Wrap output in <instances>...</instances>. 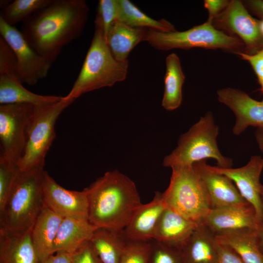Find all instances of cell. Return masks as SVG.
Here are the masks:
<instances>
[{
	"label": "cell",
	"instance_id": "obj_1",
	"mask_svg": "<svg viewBox=\"0 0 263 263\" xmlns=\"http://www.w3.org/2000/svg\"><path fill=\"white\" fill-rule=\"evenodd\" d=\"M89 12L84 0H52L24 21L20 31L36 52L53 63L65 46L81 35Z\"/></svg>",
	"mask_w": 263,
	"mask_h": 263
},
{
	"label": "cell",
	"instance_id": "obj_2",
	"mask_svg": "<svg viewBox=\"0 0 263 263\" xmlns=\"http://www.w3.org/2000/svg\"><path fill=\"white\" fill-rule=\"evenodd\" d=\"M83 190L88 221L97 228L121 232L142 205L135 183L117 170L106 172Z\"/></svg>",
	"mask_w": 263,
	"mask_h": 263
},
{
	"label": "cell",
	"instance_id": "obj_3",
	"mask_svg": "<svg viewBox=\"0 0 263 263\" xmlns=\"http://www.w3.org/2000/svg\"><path fill=\"white\" fill-rule=\"evenodd\" d=\"M95 30L81 69L69 93L64 96L74 99L83 94L111 87L127 77L128 62L117 61L106 43L103 29L94 22Z\"/></svg>",
	"mask_w": 263,
	"mask_h": 263
},
{
	"label": "cell",
	"instance_id": "obj_4",
	"mask_svg": "<svg viewBox=\"0 0 263 263\" xmlns=\"http://www.w3.org/2000/svg\"><path fill=\"white\" fill-rule=\"evenodd\" d=\"M44 170L19 171L13 189L0 211V230L20 232L30 228L45 205Z\"/></svg>",
	"mask_w": 263,
	"mask_h": 263
},
{
	"label": "cell",
	"instance_id": "obj_5",
	"mask_svg": "<svg viewBox=\"0 0 263 263\" xmlns=\"http://www.w3.org/2000/svg\"><path fill=\"white\" fill-rule=\"evenodd\" d=\"M219 128L211 112L201 116L179 138L177 146L163 161L165 167L192 166L196 162L214 159L217 167L232 168L233 160L224 156L219 149L217 138Z\"/></svg>",
	"mask_w": 263,
	"mask_h": 263
},
{
	"label": "cell",
	"instance_id": "obj_6",
	"mask_svg": "<svg viewBox=\"0 0 263 263\" xmlns=\"http://www.w3.org/2000/svg\"><path fill=\"white\" fill-rule=\"evenodd\" d=\"M171 169L169 185L162 193L167 207L187 219L201 223L211 207L200 177L193 165Z\"/></svg>",
	"mask_w": 263,
	"mask_h": 263
},
{
	"label": "cell",
	"instance_id": "obj_7",
	"mask_svg": "<svg viewBox=\"0 0 263 263\" xmlns=\"http://www.w3.org/2000/svg\"><path fill=\"white\" fill-rule=\"evenodd\" d=\"M75 100L64 96L57 102L35 106L24 152L17 163L20 171L43 169L46 156L56 136L57 119Z\"/></svg>",
	"mask_w": 263,
	"mask_h": 263
},
{
	"label": "cell",
	"instance_id": "obj_8",
	"mask_svg": "<svg viewBox=\"0 0 263 263\" xmlns=\"http://www.w3.org/2000/svg\"><path fill=\"white\" fill-rule=\"evenodd\" d=\"M145 41L155 49H221L237 54L244 53L243 42L216 29L208 21L182 32H162L148 29Z\"/></svg>",
	"mask_w": 263,
	"mask_h": 263
},
{
	"label": "cell",
	"instance_id": "obj_9",
	"mask_svg": "<svg viewBox=\"0 0 263 263\" xmlns=\"http://www.w3.org/2000/svg\"><path fill=\"white\" fill-rule=\"evenodd\" d=\"M35 106L23 103L0 105V159L17 164L21 158Z\"/></svg>",
	"mask_w": 263,
	"mask_h": 263
},
{
	"label": "cell",
	"instance_id": "obj_10",
	"mask_svg": "<svg viewBox=\"0 0 263 263\" xmlns=\"http://www.w3.org/2000/svg\"><path fill=\"white\" fill-rule=\"evenodd\" d=\"M217 30L238 38L244 44V53L253 54L263 48L259 20L254 18L242 1L231 0L211 22Z\"/></svg>",
	"mask_w": 263,
	"mask_h": 263
},
{
	"label": "cell",
	"instance_id": "obj_11",
	"mask_svg": "<svg viewBox=\"0 0 263 263\" xmlns=\"http://www.w3.org/2000/svg\"><path fill=\"white\" fill-rule=\"evenodd\" d=\"M0 33L15 55L18 74L22 83L34 85L46 77L52 63L32 48L20 30L0 18Z\"/></svg>",
	"mask_w": 263,
	"mask_h": 263
},
{
	"label": "cell",
	"instance_id": "obj_12",
	"mask_svg": "<svg viewBox=\"0 0 263 263\" xmlns=\"http://www.w3.org/2000/svg\"><path fill=\"white\" fill-rule=\"evenodd\" d=\"M209 168L229 178L243 197L251 205L259 222H263L261 202L260 177L263 170V158L253 155L244 166L238 168H222L209 165Z\"/></svg>",
	"mask_w": 263,
	"mask_h": 263
},
{
	"label": "cell",
	"instance_id": "obj_13",
	"mask_svg": "<svg viewBox=\"0 0 263 263\" xmlns=\"http://www.w3.org/2000/svg\"><path fill=\"white\" fill-rule=\"evenodd\" d=\"M43 189L45 205L64 217L88 220V201L86 192L70 190L59 185L44 171Z\"/></svg>",
	"mask_w": 263,
	"mask_h": 263
},
{
	"label": "cell",
	"instance_id": "obj_14",
	"mask_svg": "<svg viewBox=\"0 0 263 263\" xmlns=\"http://www.w3.org/2000/svg\"><path fill=\"white\" fill-rule=\"evenodd\" d=\"M217 95L219 101L235 115L234 135L241 134L250 126L263 128V100H257L243 91L229 87L218 90Z\"/></svg>",
	"mask_w": 263,
	"mask_h": 263
},
{
	"label": "cell",
	"instance_id": "obj_15",
	"mask_svg": "<svg viewBox=\"0 0 263 263\" xmlns=\"http://www.w3.org/2000/svg\"><path fill=\"white\" fill-rule=\"evenodd\" d=\"M206 161L196 162L193 166L203 183L211 209L250 205L229 178L211 170Z\"/></svg>",
	"mask_w": 263,
	"mask_h": 263
},
{
	"label": "cell",
	"instance_id": "obj_16",
	"mask_svg": "<svg viewBox=\"0 0 263 263\" xmlns=\"http://www.w3.org/2000/svg\"><path fill=\"white\" fill-rule=\"evenodd\" d=\"M167 206L162 193L156 192L153 199L136 210L121 232L127 241H150L153 239L157 224Z\"/></svg>",
	"mask_w": 263,
	"mask_h": 263
},
{
	"label": "cell",
	"instance_id": "obj_17",
	"mask_svg": "<svg viewBox=\"0 0 263 263\" xmlns=\"http://www.w3.org/2000/svg\"><path fill=\"white\" fill-rule=\"evenodd\" d=\"M201 223L215 235L243 229L256 230L261 224L250 205L211 209Z\"/></svg>",
	"mask_w": 263,
	"mask_h": 263
},
{
	"label": "cell",
	"instance_id": "obj_18",
	"mask_svg": "<svg viewBox=\"0 0 263 263\" xmlns=\"http://www.w3.org/2000/svg\"><path fill=\"white\" fill-rule=\"evenodd\" d=\"M198 224L167 207L157 224L152 240L181 250Z\"/></svg>",
	"mask_w": 263,
	"mask_h": 263
},
{
	"label": "cell",
	"instance_id": "obj_19",
	"mask_svg": "<svg viewBox=\"0 0 263 263\" xmlns=\"http://www.w3.org/2000/svg\"><path fill=\"white\" fill-rule=\"evenodd\" d=\"M32 226L20 232L0 230V263H40L32 240Z\"/></svg>",
	"mask_w": 263,
	"mask_h": 263
},
{
	"label": "cell",
	"instance_id": "obj_20",
	"mask_svg": "<svg viewBox=\"0 0 263 263\" xmlns=\"http://www.w3.org/2000/svg\"><path fill=\"white\" fill-rule=\"evenodd\" d=\"M63 217L45 205L32 229V240L40 263L55 254L54 244Z\"/></svg>",
	"mask_w": 263,
	"mask_h": 263
},
{
	"label": "cell",
	"instance_id": "obj_21",
	"mask_svg": "<svg viewBox=\"0 0 263 263\" xmlns=\"http://www.w3.org/2000/svg\"><path fill=\"white\" fill-rule=\"evenodd\" d=\"M218 244L214 234L199 223L181 250L183 263H216Z\"/></svg>",
	"mask_w": 263,
	"mask_h": 263
},
{
	"label": "cell",
	"instance_id": "obj_22",
	"mask_svg": "<svg viewBox=\"0 0 263 263\" xmlns=\"http://www.w3.org/2000/svg\"><path fill=\"white\" fill-rule=\"evenodd\" d=\"M97 228L88 220L63 218L54 244L55 253L59 251L73 253L90 241Z\"/></svg>",
	"mask_w": 263,
	"mask_h": 263
},
{
	"label": "cell",
	"instance_id": "obj_23",
	"mask_svg": "<svg viewBox=\"0 0 263 263\" xmlns=\"http://www.w3.org/2000/svg\"><path fill=\"white\" fill-rule=\"evenodd\" d=\"M148 29L131 27L120 21L111 26L105 40L113 57L118 61L128 62L131 51L140 42L145 41Z\"/></svg>",
	"mask_w": 263,
	"mask_h": 263
},
{
	"label": "cell",
	"instance_id": "obj_24",
	"mask_svg": "<svg viewBox=\"0 0 263 263\" xmlns=\"http://www.w3.org/2000/svg\"><path fill=\"white\" fill-rule=\"evenodd\" d=\"M256 230L243 229L215 235L217 242L234 251L244 263H263Z\"/></svg>",
	"mask_w": 263,
	"mask_h": 263
},
{
	"label": "cell",
	"instance_id": "obj_25",
	"mask_svg": "<svg viewBox=\"0 0 263 263\" xmlns=\"http://www.w3.org/2000/svg\"><path fill=\"white\" fill-rule=\"evenodd\" d=\"M22 84L19 76L0 75V104L23 103L36 106L57 102L63 97L38 94L27 90Z\"/></svg>",
	"mask_w": 263,
	"mask_h": 263
},
{
	"label": "cell",
	"instance_id": "obj_26",
	"mask_svg": "<svg viewBox=\"0 0 263 263\" xmlns=\"http://www.w3.org/2000/svg\"><path fill=\"white\" fill-rule=\"evenodd\" d=\"M185 80L179 56L175 53L169 54L166 58L164 91L162 100V106L165 110L171 111L180 106Z\"/></svg>",
	"mask_w": 263,
	"mask_h": 263
},
{
	"label": "cell",
	"instance_id": "obj_27",
	"mask_svg": "<svg viewBox=\"0 0 263 263\" xmlns=\"http://www.w3.org/2000/svg\"><path fill=\"white\" fill-rule=\"evenodd\" d=\"M90 241L102 263H119L126 243L121 232L97 228Z\"/></svg>",
	"mask_w": 263,
	"mask_h": 263
},
{
	"label": "cell",
	"instance_id": "obj_28",
	"mask_svg": "<svg viewBox=\"0 0 263 263\" xmlns=\"http://www.w3.org/2000/svg\"><path fill=\"white\" fill-rule=\"evenodd\" d=\"M119 12L118 21L137 28H144L162 32L176 31L174 26L165 19L156 20L142 12L129 0H118Z\"/></svg>",
	"mask_w": 263,
	"mask_h": 263
},
{
	"label": "cell",
	"instance_id": "obj_29",
	"mask_svg": "<svg viewBox=\"0 0 263 263\" xmlns=\"http://www.w3.org/2000/svg\"><path fill=\"white\" fill-rule=\"evenodd\" d=\"M52 0H15L0 11V18L7 24L14 26L23 22L39 9L45 7Z\"/></svg>",
	"mask_w": 263,
	"mask_h": 263
},
{
	"label": "cell",
	"instance_id": "obj_30",
	"mask_svg": "<svg viewBox=\"0 0 263 263\" xmlns=\"http://www.w3.org/2000/svg\"><path fill=\"white\" fill-rule=\"evenodd\" d=\"M151 241H127L119 263H150Z\"/></svg>",
	"mask_w": 263,
	"mask_h": 263
},
{
	"label": "cell",
	"instance_id": "obj_31",
	"mask_svg": "<svg viewBox=\"0 0 263 263\" xmlns=\"http://www.w3.org/2000/svg\"><path fill=\"white\" fill-rule=\"evenodd\" d=\"M19 171L17 164L0 159V211L9 197Z\"/></svg>",
	"mask_w": 263,
	"mask_h": 263
},
{
	"label": "cell",
	"instance_id": "obj_32",
	"mask_svg": "<svg viewBox=\"0 0 263 263\" xmlns=\"http://www.w3.org/2000/svg\"><path fill=\"white\" fill-rule=\"evenodd\" d=\"M94 22L101 26L105 37L112 25L118 21L119 12L118 0H100L97 7Z\"/></svg>",
	"mask_w": 263,
	"mask_h": 263
},
{
	"label": "cell",
	"instance_id": "obj_33",
	"mask_svg": "<svg viewBox=\"0 0 263 263\" xmlns=\"http://www.w3.org/2000/svg\"><path fill=\"white\" fill-rule=\"evenodd\" d=\"M152 250L150 263H183L181 250L151 240Z\"/></svg>",
	"mask_w": 263,
	"mask_h": 263
},
{
	"label": "cell",
	"instance_id": "obj_34",
	"mask_svg": "<svg viewBox=\"0 0 263 263\" xmlns=\"http://www.w3.org/2000/svg\"><path fill=\"white\" fill-rule=\"evenodd\" d=\"M236 55L250 64L257 76L260 91L263 93V48L253 54L239 53Z\"/></svg>",
	"mask_w": 263,
	"mask_h": 263
},
{
	"label": "cell",
	"instance_id": "obj_35",
	"mask_svg": "<svg viewBox=\"0 0 263 263\" xmlns=\"http://www.w3.org/2000/svg\"><path fill=\"white\" fill-rule=\"evenodd\" d=\"M72 258L73 263H102L90 241L72 253Z\"/></svg>",
	"mask_w": 263,
	"mask_h": 263
},
{
	"label": "cell",
	"instance_id": "obj_36",
	"mask_svg": "<svg viewBox=\"0 0 263 263\" xmlns=\"http://www.w3.org/2000/svg\"><path fill=\"white\" fill-rule=\"evenodd\" d=\"M218 257L216 263H244L231 248L218 242Z\"/></svg>",
	"mask_w": 263,
	"mask_h": 263
},
{
	"label": "cell",
	"instance_id": "obj_37",
	"mask_svg": "<svg viewBox=\"0 0 263 263\" xmlns=\"http://www.w3.org/2000/svg\"><path fill=\"white\" fill-rule=\"evenodd\" d=\"M229 1L228 0H204V7L208 12L207 21L211 23L213 19L226 8Z\"/></svg>",
	"mask_w": 263,
	"mask_h": 263
},
{
	"label": "cell",
	"instance_id": "obj_38",
	"mask_svg": "<svg viewBox=\"0 0 263 263\" xmlns=\"http://www.w3.org/2000/svg\"><path fill=\"white\" fill-rule=\"evenodd\" d=\"M242 2L249 13L263 19V0H244Z\"/></svg>",
	"mask_w": 263,
	"mask_h": 263
},
{
	"label": "cell",
	"instance_id": "obj_39",
	"mask_svg": "<svg viewBox=\"0 0 263 263\" xmlns=\"http://www.w3.org/2000/svg\"><path fill=\"white\" fill-rule=\"evenodd\" d=\"M40 263H73L72 254L57 252Z\"/></svg>",
	"mask_w": 263,
	"mask_h": 263
},
{
	"label": "cell",
	"instance_id": "obj_40",
	"mask_svg": "<svg viewBox=\"0 0 263 263\" xmlns=\"http://www.w3.org/2000/svg\"><path fill=\"white\" fill-rule=\"evenodd\" d=\"M255 136L258 147L263 153V128H257Z\"/></svg>",
	"mask_w": 263,
	"mask_h": 263
},
{
	"label": "cell",
	"instance_id": "obj_41",
	"mask_svg": "<svg viewBox=\"0 0 263 263\" xmlns=\"http://www.w3.org/2000/svg\"><path fill=\"white\" fill-rule=\"evenodd\" d=\"M255 231L259 247L263 253V223L260 225Z\"/></svg>",
	"mask_w": 263,
	"mask_h": 263
},
{
	"label": "cell",
	"instance_id": "obj_42",
	"mask_svg": "<svg viewBox=\"0 0 263 263\" xmlns=\"http://www.w3.org/2000/svg\"><path fill=\"white\" fill-rule=\"evenodd\" d=\"M261 206H262V214H263V185L261 186Z\"/></svg>",
	"mask_w": 263,
	"mask_h": 263
},
{
	"label": "cell",
	"instance_id": "obj_43",
	"mask_svg": "<svg viewBox=\"0 0 263 263\" xmlns=\"http://www.w3.org/2000/svg\"><path fill=\"white\" fill-rule=\"evenodd\" d=\"M259 27H260V29L261 32V33L262 34L263 36V19H261L259 20Z\"/></svg>",
	"mask_w": 263,
	"mask_h": 263
}]
</instances>
